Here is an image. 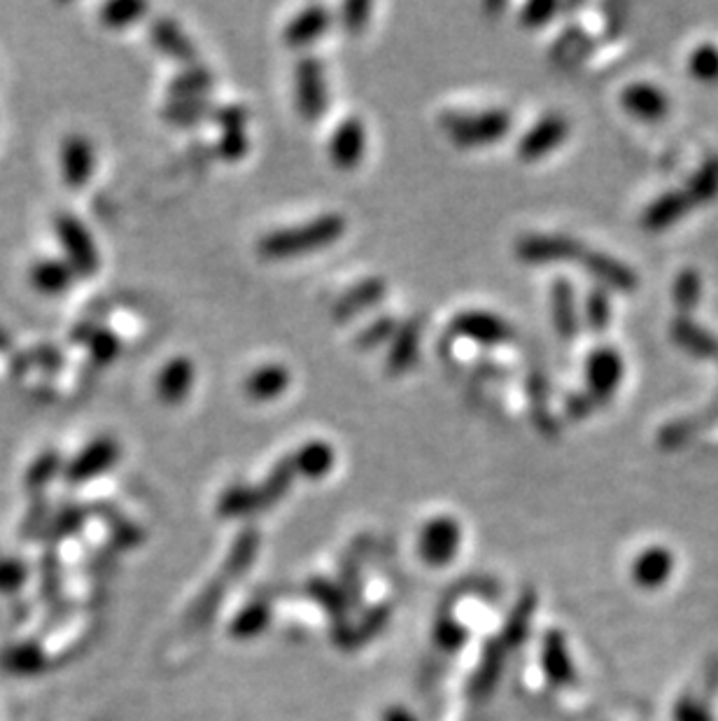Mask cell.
<instances>
[{
	"instance_id": "cb8c5ba5",
	"label": "cell",
	"mask_w": 718,
	"mask_h": 721,
	"mask_svg": "<svg viewBox=\"0 0 718 721\" xmlns=\"http://www.w3.org/2000/svg\"><path fill=\"white\" fill-rule=\"evenodd\" d=\"M671 572V555L665 549H648L644 551L633 568V577L639 587L656 589Z\"/></svg>"
},
{
	"instance_id": "8992f818",
	"label": "cell",
	"mask_w": 718,
	"mask_h": 721,
	"mask_svg": "<svg viewBox=\"0 0 718 721\" xmlns=\"http://www.w3.org/2000/svg\"><path fill=\"white\" fill-rule=\"evenodd\" d=\"M623 358L611 346H599L586 360V392L595 404H607L623 381Z\"/></svg>"
},
{
	"instance_id": "44dd1931",
	"label": "cell",
	"mask_w": 718,
	"mask_h": 721,
	"mask_svg": "<svg viewBox=\"0 0 718 721\" xmlns=\"http://www.w3.org/2000/svg\"><path fill=\"white\" fill-rule=\"evenodd\" d=\"M118 458H120L118 444H114V441H110V439H99L91 447H87L82 451V455H78V460L71 464V470H68V479L87 481L91 477H99Z\"/></svg>"
},
{
	"instance_id": "1f68e13d",
	"label": "cell",
	"mask_w": 718,
	"mask_h": 721,
	"mask_svg": "<svg viewBox=\"0 0 718 721\" xmlns=\"http://www.w3.org/2000/svg\"><path fill=\"white\" fill-rule=\"evenodd\" d=\"M397 330H400L397 318L381 316L360 330V334L355 337V348H360V351H374V348L390 343L392 337L397 334Z\"/></svg>"
},
{
	"instance_id": "484cf974",
	"label": "cell",
	"mask_w": 718,
	"mask_h": 721,
	"mask_svg": "<svg viewBox=\"0 0 718 721\" xmlns=\"http://www.w3.org/2000/svg\"><path fill=\"white\" fill-rule=\"evenodd\" d=\"M61 231L65 234V246H68V252H71V258L75 260V267L84 273H91L97 269L99 264V254H97V248L94 243H91V237L87 234V229L75 222V220H68Z\"/></svg>"
},
{
	"instance_id": "ba28073f",
	"label": "cell",
	"mask_w": 718,
	"mask_h": 721,
	"mask_svg": "<svg viewBox=\"0 0 718 721\" xmlns=\"http://www.w3.org/2000/svg\"><path fill=\"white\" fill-rule=\"evenodd\" d=\"M569 136V120L558 112H548L532 124L518 141V157L523 161H537L563 146Z\"/></svg>"
},
{
	"instance_id": "8fae6325",
	"label": "cell",
	"mask_w": 718,
	"mask_h": 721,
	"mask_svg": "<svg viewBox=\"0 0 718 721\" xmlns=\"http://www.w3.org/2000/svg\"><path fill=\"white\" fill-rule=\"evenodd\" d=\"M387 297V281L381 276L364 278V281L355 283L351 290H345L332 309V318L336 322H351L364 311L378 307L381 301Z\"/></svg>"
},
{
	"instance_id": "7c38bea8",
	"label": "cell",
	"mask_w": 718,
	"mask_h": 721,
	"mask_svg": "<svg viewBox=\"0 0 718 721\" xmlns=\"http://www.w3.org/2000/svg\"><path fill=\"white\" fill-rule=\"evenodd\" d=\"M332 10L324 6H309L296 12L290 24L283 29V42L292 50H304L317 42L332 27Z\"/></svg>"
},
{
	"instance_id": "ee69618b",
	"label": "cell",
	"mask_w": 718,
	"mask_h": 721,
	"mask_svg": "<svg viewBox=\"0 0 718 721\" xmlns=\"http://www.w3.org/2000/svg\"><path fill=\"white\" fill-rule=\"evenodd\" d=\"M677 719L679 721H709L707 712L692 703H681L677 710Z\"/></svg>"
},
{
	"instance_id": "2e32d148",
	"label": "cell",
	"mask_w": 718,
	"mask_h": 721,
	"mask_svg": "<svg viewBox=\"0 0 718 721\" xmlns=\"http://www.w3.org/2000/svg\"><path fill=\"white\" fill-rule=\"evenodd\" d=\"M550 313L553 328L563 341H574L582 330V316H578L576 290L567 278H555L550 286Z\"/></svg>"
},
{
	"instance_id": "f6af8a7d",
	"label": "cell",
	"mask_w": 718,
	"mask_h": 721,
	"mask_svg": "<svg viewBox=\"0 0 718 721\" xmlns=\"http://www.w3.org/2000/svg\"><path fill=\"white\" fill-rule=\"evenodd\" d=\"M387 721H413V719L408 717V712H404V710L400 708V710H395V712H392V714L387 717Z\"/></svg>"
},
{
	"instance_id": "7bdbcfd3",
	"label": "cell",
	"mask_w": 718,
	"mask_h": 721,
	"mask_svg": "<svg viewBox=\"0 0 718 721\" xmlns=\"http://www.w3.org/2000/svg\"><path fill=\"white\" fill-rule=\"evenodd\" d=\"M595 402L590 400L588 392H576L572 398H567V415L569 418H586Z\"/></svg>"
},
{
	"instance_id": "d4e9b609",
	"label": "cell",
	"mask_w": 718,
	"mask_h": 721,
	"mask_svg": "<svg viewBox=\"0 0 718 721\" xmlns=\"http://www.w3.org/2000/svg\"><path fill=\"white\" fill-rule=\"evenodd\" d=\"M215 87L213 71L205 66H188L184 71L171 82V97L175 99H205L208 91Z\"/></svg>"
},
{
	"instance_id": "9c48e42d",
	"label": "cell",
	"mask_w": 718,
	"mask_h": 721,
	"mask_svg": "<svg viewBox=\"0 0 718 721\" xmlns=\"http://www.w3.org/2000/svg\"><path fill=\"white\" fill-rule=\"evenodd\" d=\"M366 124L360 118L338 122L330 138V159L338 171H355L366 154Z\"/></svg>"
},
{
	"instance_id": "74e56055",
	"label": "cell",
	"mask_w": 718,
	"mask_h": 721,
	"mask_svg": "<svg viewBox=\"0 0 718 721\" xmlns=\"http://www.w3.org/2000/svg\"><path fill=\"white\" fill-rule=\"evenodd\" d=\"M145 12H148V6H143V3H112L103 10V21L108 27L124 29V27L133 24V21L141 19Z\"/></svg>"
},
{
	"instance_id": "ac0fdd59",
	"label": "cell",
	"mask_w": 718,
	"mask_h": 721,
	"mask_svg": "<svg viewBox=\"0 0 718 721\" xmlns=\"http://www.w3.org/2000/svg\"><path fill=\"white\" fill-rule=\"evenodd\" d=\"M290 458H292V464H294V472L299 477L311 479V481L324 479L334 470V464H336V451H334V447L330 444V441H324V439L306 441V444L299 447V451L294 455H290Z\"/></svg>"
},
{
	"instance_id": "e575fe53",
	"label": "cell",
	"mask_w": 718,
	"mask_h": 721,
	"mask_svg": "<svg viewBox=\"0 0 718 721\" xmlns=\"http://www.w3.org/2000/svg\"><path fill=\"white\" fill-rule=\"evenodd\" d=\"M688 71L695 80H702V82H714L718 80V48L716 44H700V48H695L688 57Z\"/></svg>"
},
{
	"instance_id": "d6a6232c",
	"label": "cell",
	"mask_w": 718,
	"mask_h": 721,
	"mask_svg": "<svg viewBox=\"0 0 718 721\" xmlns=\"http://www.w3.org/2000/svg\"><path fill=\"white\" fill-rule=\"evenodd\" d=\"M584 318L593 332H605L611 322V299L605 288H593L586 297Z\"/></svg>"
},
{
	"instance_id": "7a4b0ae2",
	"label": "cell",
	"mask_w": 718,
	"mask_h": 721,
	"mask_svg": "<svg viewBox=\"0 0 718 721\" xmlns=\"http://www.w3.org/2000/svg\"><path fill=\"white\" fill-rule=\"evenodd\" d=\"M442 127L451 141L459 148H481L499 143L514 129V114L504 108L481 112H446Z\"/></svg>"
},
{
	"instance_id": "4fadbf2b",
	"label": "cell",
	"mask_w": 718,
	"mask_h": 721,
	"mask_svg": "<svg viewBox=\"0 0 718 721\" xmlns=\"http://www.w3.org/2000/svg\"><path fill=\"white\" fill-rule=\"evenodd\" d=\"M582 264L588 269V273L599 281V288L605 290H616V292H633L637 288V273L611 254L607 252H597V250H586Z\"/></svg>"
},
{
	"instance_id": "30bf717a",
	"label": "cell",
	"mask_w": 718,
	"mask_h": 721,
	"mask_svg": "<svg viewBox=\"0 0 718 721\" xmlns=\"http://www.w3.org/2000/svg\"><path fill=\"white\" fill-rule=\"evenodd\" d=\"M423 343V318L411 316L400 322L397 334L390 341V351L385 360V369L390 377H404L406 371L418 362Z\"/></svg>"
},
{
	"instance_id": "9a60e30c",
	"label": "cell",
	"mask_w": 718,
	"mask_h": 721,
	"mask_svg": "<svg viewBox=\"0 0 718 721\" xmlns=\"http://www.w3.org/2000/svg\"><path fill=\"white\" fill-rule=\"evenodd\" d=\"M196 367L190 358L178 356L161 367L156 377V394L164 404H180L194 388Z\"/></svg>"
},
{
	"instance_id": "f35d334b",
	"label": "cell",
	"mask_w": 718,
	"mask_h": 721,
	"mask_svg": "<svg viewBox=\"0 0 718 721\" xmlns=\"http://www.w3.org/2000/svg\"><path fill=\"white\" fill-rule=\"evenodd\" d=\"M29 570L24 563L14 561V558H3L0 561V593H17L21 587L27 584Z\"/></svg>"
},
{
	"instance_id": "7402d4cb",
	"label": "cell",
	"mask_w": 718,
	"mask_h": 721,
	"mask_svg": "<svg viewBox=\"0 0 718 721\" xmlns=\"http://www.w3.org/2000/svg\"><path fill=\"white\" fill-rule=\"evenodd\" d=\"M669 337L692 356L718 358V339L705 328H700L698 322H692L688 316H681L669 324Z\"/></svg>"
},
{
	"instance_id": "d6986e66",
	"label": "cell",
	"mask_w": 718,
	"mask_h": 721,
	"mask_svg": "<svg viewBox=\"0 0 718 721\" xmlns=\"http://www.w3.org/2000/svg\"><path fill=\"white\" fill-rule=\"evenodd\" d=\"M48 668V654L38 642H17L0 651V670L14 678H36Z\"/></svg>"
},
{
	"instance_id": "e0dca14e",
	"label": "cell",
	"mask_w": 718,
	"mask_h": 721,
	"mask_svg": "<svg viewBox=\"0 0 718 721\" xmlns=\"http://www.w3.org/2000/svg\"><path fill=\"white\" fill-rule=\"evenodd\" d=\"M620 103L630 114H635V118L646 122L663 120L669 112V99L665 97V91L651 82H633L625 87L620 94Z\"/></svg>"
},
{
	"instance_id": "d590c367",
	"label": "cell",
	"mask_w": 718,
	"mask_h": 721,
	"mask_svg": "<svg viewBox=\"0 0 718 721\" xmlns=\"http://www.w3.org/2000/svg\"><path fill=\"white\" fill-rule=\"evenodd\" d=\"M372 3H364V0H351L341 8V24L351 36H360L366 27L368 19H372Z\"/></svg>"
},
{
	"instance_id": "60d3db41",
	"label": "cell",
	"mask_w": 718,
	"mask_h": 721,
	"mask_svg": "<svg viewBox=\"0 0 718 721\" xmlns=\"http://www.w3.org/2000/svg\"><path fill=\"white\" fill-rule=\"evenodd\" d=\"M211 120L222 131H245V124L250 120V112L243 106L226 103V106H215Z\"/></svg>"
},
{
	"instance_id": "603a6c76",
	"label": "cell",
	"mask_w": 718,
	"mask_h": 721,
	"mask_svg": "<svg viewBox=\"0 0 718 721\" xmlns=\"http://www.w3.org/2000/svg\"><path fill=\"white\" fill-rule=\"evenodd\" d=\"M690 206L692 203L686 192H667L646 208L641 216V222L646 229L663 231V229L675 224L679 218H684Z\"/></svg>"
},
{
	"instance_id": "4dcf8cb0",
	"label": "cell",
	"mask_w": 718,
	"mask_h": 721,
	"mask_svg": "<svg viewBox=\"0 0 718 721\" xmlns=\"http://www.w3.org/2000/svg\"><path fill=\"white\" fill-rule=\"evenodd\" d=\"M690 203H705L718 194V157L707 159L688 182L686 190Z\"/></svg>"
},
{
	"instance_id": "83f0119b",
	"label": "cell",
	"mask_w": 718,
	"mask_h": 721,
	"mask_svg": "<svg viewBox=\"0 0 718 721\" xmlns=\"http://www.w3.org/2000/svg\"><path fill=\"white\" fill-rule=\"evenodd\" d=\"M296 472H294V464H292V458H285L275 464V468L271 470V474L266 477V481L257 488V495H260V507H271L275 504L277 500H281L287 491H290V485L294 481Z\"/></svg>"
},
{
	"instance_id": "5bb4252c",
	"label": "cell",
	"mask_w": 718,
	"mask_h": 721,
	"mask_svg": "<svg viewBox=\"0 0 718 721\" xmlns=\"http://www.w3.org/2000/svg\"><path fill=\"white\" fill-rule=\"evenodd\" d=\"M292 385V371L281 362H266L252 369L243 381L245 398L252 402H273L283 398Z\"/></svg>"
},
{
	"instance_id": "4316f807",
	"label": "cell",
	"mask_w": 718,
	"mask_h": 721,
	"mask_svg": "<svg viewBox=\"0 0 718 721\" xmlns=\"http://www.w3.org/2000/svg\"><path fill=\"white\" fill-rule=\"evenodd\" d=\"M215 103L208 99H175L173 103L166 106L164 118L178 127H192L203 120L213 118Z\"/></svg>"
},
{
	"instance_id": "836d02e7",
	"label": "cell",
	"mask_w": 718,
	"mask_h": 721,
	"mask_svg": "<svg viewBox=\"0 0 718 721\" xmlns=\"http://www.w3.org/2000/svg\"><path fill=\"white\" fill-rule=\"evenodd\" d=\"M671 294H675V304H677V309L681 311V316H688L695 307H698L700 294H702L700 273H698V271H692V269L681 271V273L677 276L675 290H671Z\"/></svg>"
},
{
	"instance_id": "ab89813d",
	"label": "cell",
	"mask_w": 718,
	"mask_h": 721,
	"mask_svg": "<svg viewBox=\"0 0 718 721\" xmlns=\"http://www.w3.org/2000/svg\"><path fill=\"white\" fill-rule=\"evenodd\" d=\"M215 150L218 157L224 161H239L250 150V138L245 131H222Z\"/></svg>"
},
{
	"instance_id": "277c9868",
	"label": "cell",
	"mask_w": 718,
	"mask_h": 721,
	"mask_svg": "<svg viewBox=\"0 0 718 721\" xmlns=\"http://www.w3.org/2000/svg\"><path fill=\"white\" fill-rule=\"evenodd\" d=\"M584 243H578L565 234H527L516 243V258L523 264H560V262H582Z\"/></svg>"
},
{
	"instance_id": "f1b7e54d",
	"label": "cell",
	"mask_w": 718,
	"mask_h": 721,
	"mask_svg": "<svg viewBox=\"0 0 718 721\" xmlns=\"http://www.w3.org/2000/svg\"><path fill=\"white\" fill-rule=\"evenodd\" d=\"M63 161H65V178L73 184H82L91 173V164H94L91 146L84 141V138H73V141H68L65 146Z\"/></svg>"
},
{
	"instance_id": "8d00e7d4",
	"label": "cell",
	"mask_w": 718,
	"mask_h": 721,
	"mask_svg": "<svg viewBox=\"0 0 718 721\" xmlns=\"http://www.w3.org/2000/svg\"><path fill=\"white\" fill-rule=\"evenodd\" d=\"M558 10H560V6L553 3V0H532V3H527L520 10V24L525 29H542L548 24Z\"/></svg>"
},
{
	"instance_id": "6da1fadb",
	"label": "cell",
	"mask_w": 718,
	"mask_h": 721,
	"mask_svg": "<svg viewBox=\"0 0 718 721\" xmlns=\"http://www.w3.org/2000/svg\"><path fill=\"white\" fill-rule=\"evenodd\" d=\"M347 229V220L341 213H324L306 224L275 229L264 234L257 243L260 258L264 260H290L334 246Z\"/></svg>"
},
{
	"instance_id": "b9f144b4",
	"label": "cell",
	"mask_w": 718,
	"mask_h": 721,
	"mask_svg": "<svg viewBox=\"0 0 718 721\" xmlns=\"http://www.w3.org/2000/svg\"><path fill=\"white\" fill-rule=\"evenodd\" d=\"M698 428H700V421H695V418H681V421L665 425L658 441L667 449L679 447V444H684V441H688L695 432H698Z\"/></svg>"
},
{
	"instance_id": "3957f363",
	"label": "cell",
	"mask_w": 718,
	"mask_h": 721,
	"mask_svg": "<svg viewBox=\"0 0 718 721\" xmlns=\"http://www.w3.org/2000/svg\"><path fill=\"white\" fill-rule=\"evenodd\" d=\"M294 103L301 120L320 122L330 110V87L324 63L317 57H301L294 66Z\"/></svg>"
},
{
	"instance_id": "5b68a950",
	"label": "cell",
	"mask_w": 718,
	"mask_h": 721,
	"mask_svg": "<svg viewBox=\"0 0 718 721\" xmlns=\"http://www.w3.org/2000/svg\"><path fill=\"white\" fill-rule=\"evenodd\" d=\"M451 330L455 337L481 346H504L508 341H514L516 337L512 324H508L499 313L483 311V309L459 311L451 320Z\"/></svg>"
},
{
	"instance_id": "ffe728a7",
	"label": "cell",
	"mask_w": 718,
	"mask_h": 721,
	"mask_svg": "<svg viewBox=\"0 0 718 721\" xmlns=\"http://www.w3.org/2000/svg\"><path fill=\"white\" fill-rule=\"evenodd\" d=\"M152 42L166 57H171V59H175V61H180L184 66H194L196 63L194 42L171 19H156L154 21Z\"/></svg>"
},
{
	"instance_id": "52a82bcc",
	"label": "cell",
	"mask_w": 718,
	"mask_h": 721,
	"mask_svg": "<svg viewBox=\"0 0 718 721\" xmlns=\"http://www.w3.org/2000/svg\"><path fill=\"white\" fill-rule=\"evenodd\" d=\"M462 544V528L453 517H436L421 530V555L427 565H448Z\"/></svg>"
},
{
	"instance_id": "f546056e",
	"label": "cell",
	"mask_w": 718,
	"mask_h": 721,
	"mask_svg": "<svg viewBox=\"0 0 718 721\" xmlns=\"http://www.w3.org/2000/svg\"><path fill=\"white\" fill-rule=\"evenodd\" d=\"M262 509L260 507V495L257 488H247V485H231L222 493L220 498V514L222 517H243L252 514V511Z\"/></svg>"
}]
</instances>
